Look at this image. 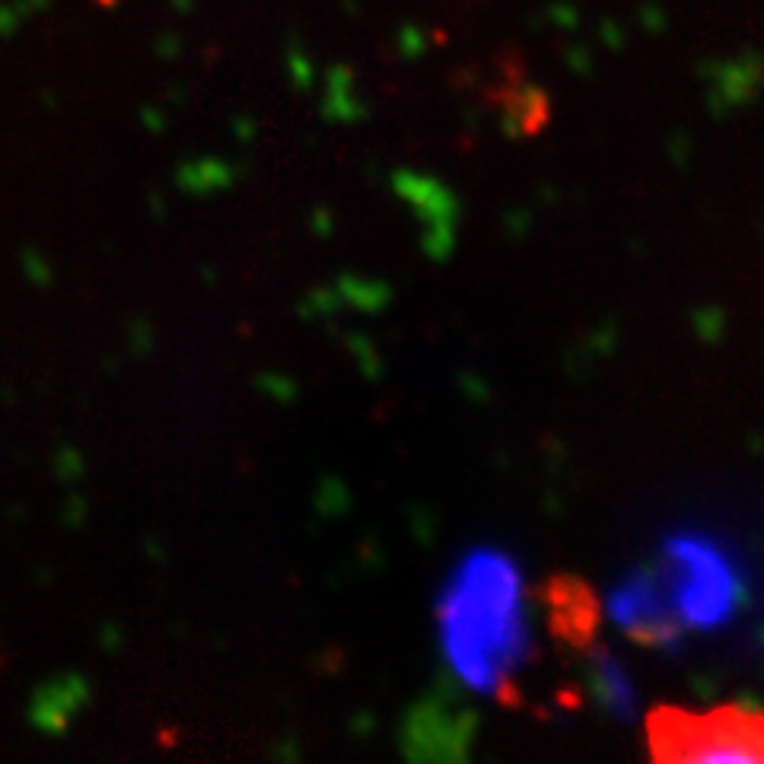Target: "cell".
<instances>
[{
    "label": "cell",
    "instance_id": "cell-9",
    "mask_svg": "<svg viewBox=\"0 0 764 764\" xmlns=\"http://www.w3.org/2000/svg\"><path fill=\"white\" fill-rule=\"evenodd\" d=\"M23 268L33 274V280H36V284H48V280H51V268H48L46 262H42L36 252H26V259H23Z\"/></svg>",
    "mask_w": 764,
    "mask_h": 764
},
{
    "label": "cell",
    "instance_id": "cell-8",
    "mask_svg": "<svg viewBox=\"0 0 764 764\" xmlns=\"http://www.w3.org/2000/svg\"><path fill=\"white\" fill-rule=\"evenodd\" d=\"M259 389H262V392H268V396H274L277 402L293 396V386H290L287 379H280V376H259Z\"/></svg>",
    "mask_w": 764,
    "mask_h": 764
},
{
    "label": "cell",
    "instance_id": "cell-4",
    "mask_svg": "<svg viewBox=\"0 0 764 764\" xmlns=\"http://www.w3.org/2000/svg\"><path fill=\"white\" fill-rule=\"evenodd\" d=\"M539 602L544 609V622L551 637L574 650L586 653L599 643V625H602V605L596 592L574 574H554L539 586Z\"/></svg>",
    "mask_w": 764,
    "mask_h": 764
},
{
    "label": "cell",
    "instance_id": "cell-7",
    "mask_svg": "<svg viewBox=\"0 0 764 764\" xmlns=\"http://www.w3.org/2000/svg\"><path fill=\"white\" fill-rule=\"evenodd\" d=\"M233 181V173L221 160H195L179 170V185L191 195H211L217 188H226Z\"/></svg>",
    "mask_w": 764,
    "mask_h": 764
},
{
    "label": "cell",
    "instance_id": "cell-1",
    "mask_svg": "<svg viewBox=\"0 0 764 764\" xmlns=\"http://www.w3.org/2000/svg\"><path fill=\"white\" fill-rule=\"evenodd\" d=\"M443 656L468 688L510 701L516 673L533 656L519 567L494 548L465 554L437 599Z\"/></svg>",
    "mask_w": 764,
    "mask_h": 764
},
{
    "label": "cell",
    "instance_id": "cell-3",
    "mask_svg": "<svg viewBox=\"0 0 764 764\" xmlns=\"http://www.w3.org/2000/svg\"><path fill=\"white\" fill-rule=\"evenodd\" d=\"M656 580L681 630H711L726 625L742 599V584L726 554L711 541L675 536L653 561Z\"/></svg>",
    "mask_w": 764,
    "mask_h": 764
},
{
    "label": "cell",
    "instance_id": "cell-2",
    "mask_svg": "<svg viewBox=\"0 0 764 764\" xmlns=\"http://www.w3.org/2000/svg\"><path fill=\"white\" fill-rule=\"evenodd\" d=\"M650 759L663 764H764V711L719 704L711 711L653 707L647 714Z\"/></svg>",
    "mask_w": 764,
    "mask_h": 764
},
{
    "label": "cell",
    "instance_id": "cell-5",
    "mask_svg": "<svg viewBox=\"0 0 764 764\" xmlns=\"http://www.w3.org/2000/svg\"><path fill=\"white\" fill-rule=\"evenodd\" d=\"M87 698H90V688L80 675H58L36 691L29 704V719L42 732H61L87 704Z\"/></svg>",
    "mask_w": 764,
    "mask_h": 764
},
{
    "label": "cell",
    "instance_id": "cell-6",
    "mask_svg": "<svg viewBox=\"0 0 764 764\" xmlns=\"http://www.w3.org/2000/svg\"><path fill=\"white\" fill-rule=\"evenodd\" d=\"M584 656L586 669H589V691H592V698L605 707V714L630 717L634 714V688H630L628 675L622 673V666L615 663V656L602 643L586 650Z\"/></svg>",
    "mask_w": 764,
    "mask_h": 764
}]
</instances>
